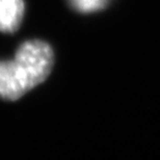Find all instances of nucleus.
Listing matches in <instances>:
<instances>
[{"instance_id": "f257e3e1", "label": "nucleus", "mask_w": 160, "mask_h": 160, "mask_svg": "<svg viewBox=\"0 0 160 160\" xmlns=\"http://www.w3.org/2000/svg\"><path fill=\"white\" fill-rule=\"evenodd\" d=\"M53 63L49 44L40 40L24 42L12 60L0 62V99L18 100L47 79Z\"/></svg>"}, {"instance_id": "f03ea898", "label": "nucleus", "mask_w": 160, "mask_h": 160, "mask_svg": "<svg viewBox=\"0 0 160 160\" xmlns=\"http://www.w3.org/2000/svg\"><path fill=\"white\" fill-rule=\"evenodd\" d=\"M24 0H0V31L16 32L24 16Z\"/></svg>"}, {"instance_id": "7ed1b4c3", "label": "nucleus", "mask_w": 160, "mask_h": 160, "mask_svg": "<svg viewBox=\"0 0 160 160\" xmlns=\"http://www.w3.org/2000/svg\"><path fill=\"white\" fill-rule=\"evenodd\" d=\"M70 1L77 11L89 12L102 8L106 0H70Z\"/></svg>"}]
</instances>
